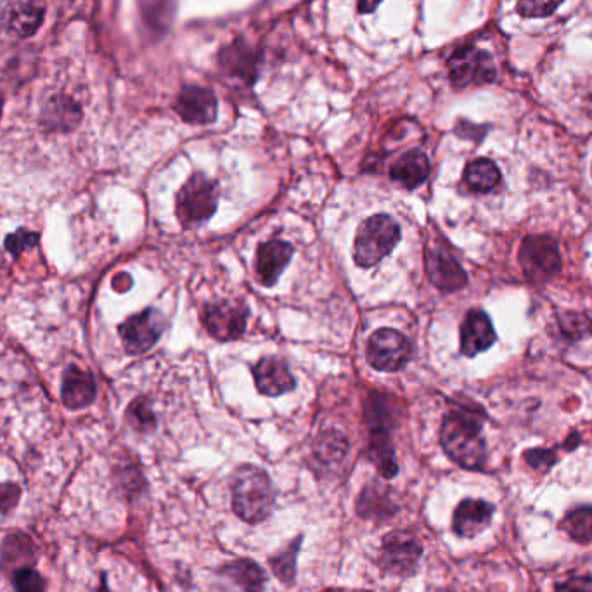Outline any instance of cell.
I'll list each match as a JSON object with an SVG mask.
<instances>
[{"instance_id": "cell-1", "label": "cell", "mask_w": 592, "mask_h": 592, "mask_svg": "<svg viewBox=\"0 0 592 592\" xmlns=\"http://www.w3.org/2000/svg\"><path fill=\"white\" fill-rule=\"evenodd\" d=\"M440 442L445 454L466 470H482L487 461V445L482 421L468 412H451L444 418Z\"/></svg>"}, {"instance_id": "cell-2", "label": "cell", "mask_w": 592, "mask_h": 592, "mask_svg": "<svg viewBox=\"0 0 592 592\" xmlns=\"http://www.w3.org/2000/svg\"><path fill=\"white\" fill-rule=\"evenodd\" d=\"M232 508L243 522H264L274 508V489L262 468L245 464L232 475Z\"/></svg>"}, {"instance_id": "cell-3", "label": "cell", "mask_w": 592, "mask_h": 592, "mask_svg": "<svg viewBox=\"0 0 592 592\" xmlns=\"http://www.w3.org/2000/svg\"><path fill=\"white\" fill-rule=\"evenodd\" d=\"M400 241V227L388 215H374L362 222L355 236V264L364 269L380 264Z\"/></svg>"}, {"instance_id": "cell-4", "label": "cell", "mask_w": 592, "mask_h": 592, "mask_svg": "<svg viewBox=\"0 0 592 592\" xmlns=\"http://www.w3.org/2000/svg\"><path fill=\"white\" fill-rule=\"evenodd\" d=\"M217 203V182L206 179L203 174H194L177 194V217L187 229L200 227L212 219Z\"/></svg>"}, {"instance_id": "cell-5", "label": "cell", "mask_w": 592, "mask_h": 592, "mask_svg": "<svg viewBox=\"0 0 592 592\" xmlns=\"http://www.w3.org/2000/svg\"><path fill=\"white\" fill-rule=\"evenodd\" d=\"M383 406L380 404V397H376L374 406H367V421L371 426V437L367 447L369 461L378 468L381 477L393 478L399 473V464L395 457L392 437H390V421L387 414H383Z\"/></svg>"}, {"instance_id": "cell-6", "label": "cell", "mask_w": 592, "mask_h": 592, "mask_svg": "<svg viewBox=\"0 0 592 592\" xmlns=\"http://www.w3.org/2000/svg\"><path fill=\"white\" fill-rule=\"evenodd\" d=\"M411 342L397 329H378L367 343V362L376 371H400L411 361Z\"/></svg>"}, {"instance_id": "cell-7", "label": "cell", "mask_w": 592, "mask_h": 592, "mask_svg": "<svg viewBox=\"0 0 592 592\" xmlns=\"http://www.w3.org/2000/svg\"><path fill=\"white\" fill-rule=\"evenodd\" d=\"M421 556L423 547L416 535L406 530H395L385 535L381 542L380 567L393 575L409 577L418 570Z\"/></svg>"}, {"instance_id": "cell-8", "label": "cell", "mask_w": 592, "mask_h": 592, "mask_svg": "<svg viewBox=\"0 0 592 592\" xmlns=\"http://www.w3.org/2000/svg\"><path fill=\"white\" fill-rule=\"evenodd\" d=\"M496 75L492 58L477 47H461L449 59V77L456 89L490 84L496 80Z\"/></svg>"}, {"instance_id": "cell-9", "label": "cell", "mask_w": 592, "mask_h": 592, "mask_svg": "<svg viewBox=\"0 0 592 592\" xmlns=\"http://www.w3.org/2000/svg\"><path fill=\"white\" fill-rule=\"evenodd\" d=\"M520 264L530 281L546 283L561 269V255L556 241L549 236H528L523 239Z\"/></svg>"}, {"instance_id": "cell-10", "label": "cell", "mask_w": 592, "mask_h": 592, "mask_svg": "<svg viewBox=\"0 0 592 592\" xmlns=\"http://www.w3.org/2000/svg\"><path fill=\"white\" fill-rule=\"evenodd\" d=\"M246 319L248 309L245 303L231 300L208 303L201 312L203 326L219 342H232L241 338L245 333Z\"/></svg>"}, {"instance_id": "cell-11", "label": "cell", "mask_w": 592, "mask_h": 592, "mask_svg": "<svg viewBox=\"0 0 592 592\" xmlns=\"http://www.w3.org/2000/svg\"><path fill=\"white\" fill-rule=\"evenodd\" d=\"M165 328L167 319L160 310L146 309L123 322L120 336L129 354L141 355L155 347Z\"/></svg>"}, {"instance_id": "cell-12", "label": "cell", "mask_w": 592, "mask_h": 592, "mask_svg": "<svg viewBox=\"0 0 592 592\" xmlns=\"http://www.w3.org/2000/svg\"><path fill=\"white\" fill-rule=\"evenodd\" d=\"M426 272L438 290L457 291L468 283V276L456 258L444 248H432L426 255Z\"/></svg>"}, {"instance_id": "cell-13", "label": "cell", "mask_w": 592, "mask_h": 592, "mask_svg": "<svg viewBox=\"0 0 592 592\" xmlns=\"http://www.w3.org/2000/svg\"><path fill=\"white\" fill-rule=\"evenodd\" d=\"M293 251H295L293 245L281 239L267 241L258 246L257 262H255L258 281L264 286H274L284 269L290 264Z\"/></svg>"}, {"instance_id": "cell-14", "label": "cell", "mask_w": 592, "mask_h": 592, "mask_svg": "<svg viewBox=\"0 0 592 592\" xmlns=\"http://www.w3.org/2000/svg\"><path fill=\"white\" fill-rule=\"evenodd\" d=\"M182 120L191 125H208L217 118V97L203 87H186L175 104Z\"/></svg>"}, {"instance_id": "cell-15", "label": "cell", "mask_w": 592, "mask_h": 592, "mask_svg": "<svg viewBox=\"0 0 592 592\" xmlns=\"http://www.w3.org/2000/svg\"><path fill=\"white\" fill-rule=\"evenodd\" d=\"M497 336L489 316L483 310H470L461 326V352L466 357H475L489 350Z\"/></svg>"}, {"instance_id": "cell-16", "label": "cell", "mask_w": 592, "mask_h": 592, "mask_svg": "<svg viewBox=\"0 0 592 592\" xmlns=\"http://www.w3.org/2000/svg\"><path fill=\"white\" fill-rule=\"evenodd\" d=\"M220 584L224 592H264L265 573L257 563L236 560L219 568Z\"/></svg>"}, {"instance_id": "cell-17", "label": "cell", "mask_w": 592, "mask_h": 592, "mask_svg": "<svg viewBox=\"0 0 592 592\" xmlns=\"http://www.w3.org/2000/svg\"><path fill=\"white\" fill-rule=\"evenodd\" d=\"M492 516H494V506L490 502L466 499L454 511L452 528L459 537L473 539L489 527Z\"/></svg>"}, {"instance_id": "cell-18", "label": "cell", "mask_w": 592, "mask_h": 592, "mask_svg": "<svg viewBox=\"0 0 592 592\" xmlns=\"http://www.w3.org/2000/svg\"><path fill=\"white\" fill-rule=\"evenodd\" d=\"M253 376H255L258 392L262 395H269V397H279L283 393L295 390L296 387L295 380H293L286 364L274 357H267V359L258 362L253 369Z\"/></svg>"}, {"instance_id": "cell-19", "label": "cell", "mask_w": 592, "mask_h": 592, "mask_svg": "<svg viewBox=\"0 0 592 592\" xmlns=\"http://www.w3.org/2000/svg\"><path fill=\"white\" fill-rule=\"evenodd\" d=\"M61 399L68 409H84L96 400V381L91 374L71 366L65 371Z\"/></svg>"}, {"instance_id": "cell-20", "label": "cell", "mask_w": 592, "mask_h": 592, "mask_svg": "<svg viewBox=\"0 0 592 592\" xmlns=\"http://www.w3.org/2000/svg\"><path fill=\"white\" fill-rule=\"evenodd\" d=\"M397 509L392 490L376 482L366 485L357 501V513L366 520H388L397 513Z\"/></svg>"}, {"instance_id": "cell-21", "label": "cell", "mask_w": 592, "mask_h": 592, "mask_svg": "<svg viewBox=\"0 0 592 592\" xmlns=\"http://www.w3.org/2000/svg\"><path fill=\"white\" fill-rule=\"evenodd\" d=\"M44 21V6L40 0H14L7 11V26L18 37H32Z\"/></svg>"}, {"instance_id": "cell-22", "label": "cell", "mask_w": 592, "mask_h": 592, "mask_svg": "<svg viewBox=\"0 0 592 592\" xmlns=\"http://www.w3.org/2000/svg\"><path fill=\"white\" fill-rule=\"evenodd\" d=\"M430 175V161L423 151H409L393 163L390 177L407 189H416L428 179Z\"/></svg>"}, {"instance_id": "cell-23", "label": "cell", "mask_w": 592, "mask_h": 592, "mask_svg": "<svg viewBox=\"0 0 592 592\" xmlns=\"http://www.w3.org/2000/svg\"><path fill=\"white\" fill-rule=\"evenodd\" d=\"M33 560H35V546L28 535L21 532L7 535L0 546V567L4 570L14 567L16 572L20 568L32 567Z\"/></svg>"}, {"instance_id": "cell-24", "label": "cell", "mask_w": 592, "mask_h": 592, "mask_svg": "<svg viewBox=\"0 0 592 592\" xmlns=\"http://www.w3.org/2000/svg\"><path fill=\"white\" fill-rule=\"evenodd\" d=\"M80 118H82L80 106L70 97L63 96L51 99L42 113V123L47 129L58 130V132L75 129Z\"/></svg>"}, {"instance_id": "cell-25", "label": "cell", "mask_w": 592, "mask_h": 592, "mask_svg": "<svg viewBox=\"0 0 592 592\" xmlns=\"http://www.w3.org/2000/svg\"><path fill=\"white\" fill-rule=\"evenodd\" d=\"M501 182V172L496 163L487 158L471 161L464 170V184L473 193H490Z\"/></svg>"}, {"instance_id": "cell-26", "label": "cell", "mask_w": 592, "mask_h": 592, "mask_svg": "<svg viewBox=\"0 0 592 592\" xmlns=\"http://www.w3.org/2000/svg\"><path fill=\"white\" fill-rule=\"evenodd\" d=\"M302 542V535L295 537L288 546L281 549L276 556H272L271 560H269L272 572L284 584H293V580H295L296 558H298V553H300Z\"/></svg>"}, {"instance_id": "cell-27", "label": "cell", "mask_w": 592, "mask_h": 592, "mask_svg": "<svg viewBox=\"0 0 592 592\" xmlns=\"http://www.w3.org/2000/svg\"><path fill=\"white\" fill-rule=\"evenodd\" d=\"M563 528L568 537L580 544H591L592 542V506H580L565 516Z\"/></svg>"}, {"instance_id": "cell-28", "label": "cell", "mask_w": 592, "mask_h": 592, "mask_svg": "<svg viewBox=\"0 0 592 592\" xmlns=\"http://www.w3.org/2000/svg\"><path fill=\"white\" fill-rule=\"evenodd\" d=\"M130 425L139 432H153L156 428V416L151 404L146 399H137L132 402L127 411Z\"/></svg>"}, {"instance_id": "cell-29", "label": "cell", "mask_w": 592, "mask_h": 592, "mask_svg": "<svg viewBox=\"0 0 592 592\" xmlns=\"http://www.w3.org/2000/svg\"><path fill=\"white\" fill-rule=\"evenodd\" d=\"M560 329L568 340H580L584 336L591 335L592 322L584 314L568 312L565 316H561Z\"/></svg>"}, {"instance_id": "cell-30", "label": "cell", "mask_w": 592, "mask_h": 592, "mask_svg": "<svg viewBox=\"0 0 592 592\" xmlns=\"http://www.w3.org/2000/svg\"><path fill=\"white\" fill-rule=\"evenodd\" d=\"M14 592H46V579L35 568L25 567L13 573Z\"/></svg>"}, {"instance_id": "cell-31", "label": "cell", "mask_w": 592, "mask_h": 592, "mask_svg": "<svg viewBox=\"0 0 592 592\" xmlns=\"http://www.w3.org/2000/svg\"><path fill=\"white\" fill-rule=\"evenodd\" d=\"M40 236L37 232L26 231V229H18L14 234H9L6 238V250L14 255L20 257L21 253L30 248H35L39 245Z\"/></svg>"}, {"instance_id": "cell-32", "label": "cell", "mask_w": 592, "mask_h": 592, "mask_svg": "<svg viewBox=\"0 0 592 592\" xmlns=\"http://www.w3.org/2000/svg\"><path fill=\"white\" fill-rule=\"evenodd\" d=\"M563 0H518V11L525 18H544L554 13Z\"/></svg>"}, {"instance_id": "cell-33", "label": "cell", "mask_w": 592, "mask_h": 592, "mask_svg": "<svg viewBox=\"0 0 592 592\" xmlns=\"http://www.w3.org/2000/svg\"><path fill=\"white\" fill-rule=\"evenodd\" d=\"M319 457H321L322 461H326V463H340L342 461V457L345 456V452H347V444L343 442L342 437H340V433L338 435H324L321 440V445H319Z\"/></svg>"}, {"instance_id": "cell-34", "label": "cell", "mask_w": 592, "mask_h": 592, "mask_svg": "<svg viewBox=\"0 0 592 592\" xmlns=\"http://www.w3.org/2000/svg\"><path fill=\"white\" fill-rule=\"evenodd\" d=\"M21 499V487L18 483H0V520L11 515Z\"/></svg>"}, {"instance_id": "cell-35", "label": "cell", "mask_w": 592, "mask_h": 592, "mask_svg": "<svg viewBox=\"0 0 592 592\" xmlns=\"http://www.w3.org/2000/svg\"><path fill=\"white\" fill-rule=\"evenodd\" d=\"M554 592H592V577H572L558 584Z\"/></svg>"}, {"instance_id": "cell-36", "label": "cell", "mask_w": 592, "mask_h": 592, "mask_svg": "<svg viewBox=\"0 0 592 592\" xmlns=\"http://www.w3.org/2000/svg\"><path fill=\"white\" fill-rule=\"evenodd\" d=\"M525 457H527L528 464H532L534 468H549L556 461L553 451H546V449L527 452Z\"/></svg>"}, {"instance_id": "cell-37", "label": "cell", "mask_w": 592, "mask_h": 592, "mask_svg": "<svg viewBox=\"0 0 592 592\" xmlns=\"http://www.w3.org/2000/svg\"><path fill=\"white\" fill-rule=\"evenodd\" d=\"M132 286V279L129 274H120L115 277V290L116 291H127Z\"/></svg>"}, {"instance_id": "cell-38", "label": "cell", "mask_w": 592, "mask_h": 592, "mask_svg": "<svg viewBox=\"0 0 592 592\" xmlns=\"http://www.w3.org/2000/svg\"><path fill=\"white\" fill-rule=\"evenodd\" d=\"M380 4L381 0H359V11L362 14L374 13V9Z\"/></svg>"}, {"instance_id": "cell-39", "label": "cell", "mask_w": 592, "mask_h": 592, "mask_svg": "<svg viewBox=\"0 0 592 592\" xmlns=\"http://www.w3.org/2000/svg\"><path fill=\"white\" fill-rule=\"evenodd\" d=\"M97 592H113L110 589V584H108V575L106 573L101 575V586H99V591Z\"/></svg>"}, {"instance_id": "cell-40", "label": "cell", "mask_w": 592, "mask_h": 592, "mask_svg": "<svg viewBox=\"0 0 592 592\" xmlns=\"http://www.w3.org/2000/svg\"><path fill=\"white\" fill-rule=\"evenodd\" d=\"M2 106H4V99L0 96V115H2Z\"/></svg>"}]
</instances>
